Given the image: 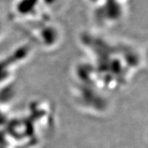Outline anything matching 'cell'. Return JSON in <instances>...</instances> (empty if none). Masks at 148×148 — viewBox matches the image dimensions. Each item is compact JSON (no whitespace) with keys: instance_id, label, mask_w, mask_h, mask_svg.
<instances>
[{"instance_id":"cell-1","label":"cell","mask_w":148,"mask_h":148,"mask_svg":"<svg viewBox=\"0 0 148 148\" xmlns=\"http://www.w3.org/2000/svg\"><path fill=\"white\" fill-rule=\"evenodd\" d=\"M95 12L101 21L115 22L121 18L124 13V7L121 1L105 0L95 7Z\"/></svg>"},{"instance_id":"cell-2","label":"cell","mask_w":148,"mask_h":148,"mask_svg":"<svg viewBox=\"0 0 148 148\" xmlns=\"http://www.w3.org/2000/svg\"><path fill=\"white\" fill-rule=\"evenodd\" d=\"M87 1L90 3V4L95 6V7H97L98 5H100L101 3H102L105 0H87Z\"/></svg>"},{"instance_id":"cell-3","label":"cell","mask_w":148,"mask_h":148,"mask_svg":"<svg viewBox=\"0 0 148 148\" xmlns=\"http://www.w3.org/2000/svg\"><path fill=\"white\" fill-rule=\"evenodd\" d=\"M2 27H3V25H2V22L0 21V32H1V29H2Z\"/></svg>"}]
</instances>
